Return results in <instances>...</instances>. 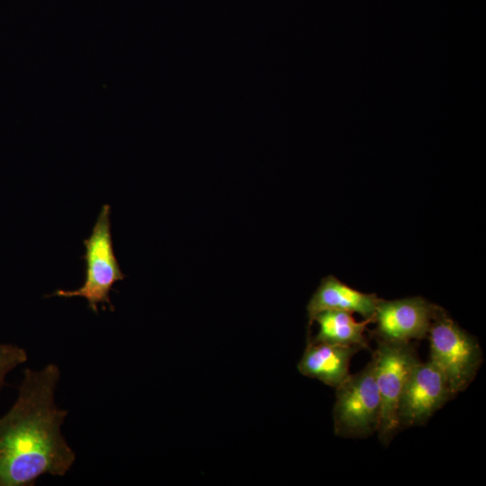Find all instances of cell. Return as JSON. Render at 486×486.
Returning <instances> with one entry per match:
<instances>
[{"label":"cell","mask_w":486,"mask_h":486,"mask_svg":"<svg viewBox=\"0 0 486 486\" xmlns=\"http://www.w3.org/2000/svg\"><path fill=\"white\" fill-rule=\"evenodd\" d=\"M86 275L83 284L75 290L58 289L50 296L62 298L82 297L88 308L98 313V305L114 310L110 292L116 282L125 278L113 249L111 230V206L104 204L92 229L84 240Z\"/></svg>","instance_id":"obj_2"},{"label":"cell","mask_w":486,"mask_h":486,"mask_svg":"<svg viewBox=\"0 0 486 486\" xmlns=\"http://www.w3.org/2000/svg\"><path fill=\"white\" fill-rule=\"evenodd\" d=\"M361 349L356 346L308 341L297 367L302 374L336 388L350 375V359Z\"/></svg>","instance_id":"obj_9"},{"label":"cell","mask_w":486,"mask_h":486,"mask_svg":"<svg viewBox=\"0 0 486 486\" xmlns=\"http://www.w3.org/2000/svg\"><path fill=\"white\" fill-rule=\"evenodd\" d=\"M313 321L319 324L316 336L307 337V342L328 343L334 345L356 346L362 349L369 348L364 334L374 317L356 321L352 313L346 310H328L318 313Z\"/></svg>","instance_id":"obj_10"},{"label":"cell","mask_w":486,"mask_h":486,"mask_svg":"<svg viewBox=\"0 0 486 486\" xmlns=\"http://www.w3.org/2000/svg\"><path fill=\"white\" fill-rule=\"evenodd\" d=\"M334 431L344 438H365L377 433L381 398L376 382L375 359L360 372L350 374L336 387L333 407Z\"/></svg>","instance_id":"obj_4"},{"label":"cell","mask_w":486,"mask_h":486,"mask_svg":"<svg viewBox=\"0 0 486 486\" xmlns=\"http://www.w3.org/2000/svg\"><path fill=\"white\" fill-rule=\"evenodd\" d=\"M380 298L374 293L359 292L333 275L324 277L307 305L308 333L314 317L328 310L356 312L364 319L373 318Z\"/></svg>","instance_id":"obj_8"},{"label":"cell","mask_w":486,"mask_h":486,"mask_svg":"<svg viewBox=\"0 0 486 486\" xmlns=\"http://www.w3.org/2000/svg\"><path fill=\"white\" fill-rule=\"evenodd\" d=\"M60 376L54 363L23 371L16 400L0 418V486H33L72 468L76 454L61 431L68 411L55 401Z\"/></svg>","instance_id":"obj_1"},{"label":"cell","mask_w":486,"mask_h":486,"mask_svg":"<svg viewBox=\"0 0 486 486\" xmlns=\"http://www.w3.org/2000/svg\"><path fill=\"white\" fill-rule=\"evenodd\" d=\"M27 359L28 355L24 348L16 345L0 343V392L8 373L25 363Z\"/></svg>","instance_id":"obj_11"},{"label":"cell","mask_w":486,"mask_h":486,"mask_svg":"<svg viewBox=\"0 0 486 486\" xmlns=\"http://www.w3.org/2000/svg\"><path fill=\"white\" fill-rule=\"evenodd\" d=\"M434 303L420 296L385 301L380 299L374 314V339L410 342L427 338Z\"/></svg>","instance_id":"obj_7"},{"label":"cell","mask_w":486,"mask_h":486,"mask_svg":"<svg viewBox=\"0 0 486 486\" xmlns=\"http://www.w3.org/2000/svg\"><path fill=\"white\" fill-rule=\"evenodd\" d=\"M376 382L381 398V416L378 428L380 441L387 446L400 431L397 406L406 379L420 360L411 342H389L375 339Z\"/></svg>","instance_id":"obj_5"},{"label":"cell","mask_w":486,"mask_h":486,"mask_svg":"<svg viewBox=\"0 0 486 486\" xmlns=\"http://www.w3.org/2000/svg\"><path fill=\"white\" fill-rule=\"evenodd\" d=\"M454 396L442 370L430 359L419 361L410 372L399 398L400 430L425 424Z\"/></svg>","instance_id":"obj_6"},{"label":"cell","mask_w":486,"mask_h":486,"mask_svg":"<svg viewBox=\"0 0 486 486\" xmlns=\"http://www.w3.org/2000/svg\"><path fill=\"white\" fill-rule=\"evenodd\" d=\"M427 338L430 343V360L442 370L456 396L473 381L482 363L478 340L436 304Z\"/></svg>","instance_id":"obj_3"}]
</instances>
